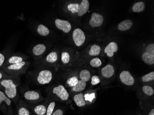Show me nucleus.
I'll use <instances>...</instances> for the list:
<instances>
[{"instance_id": "1", "label": "nucleus", "mask_w": 154, "mask_h": 115, "mask_svg": "<svg viewBox=\"0 0 154 115\" xmlns=\"http://www.w3.org/2000/svg\"><path fill=\"white\" fill-rule=\"evenodd\" d=\"M17 78L18 77L10 76L0 81V89L3 90L2 91L11 100H16L18 98V84L16 81Z\"/></svg>"}, {"instance_id": "2", "label": "nucleus", "mask_w": 154, "mask_h": 115, "mask_svg": "<svg viewBox=\"0 0 154 115\" xmlns=\"http://www.w3.org/2000/svg\"><path fill=\"white\" fill-rule=\"evenodd\" d=\"M30 65V61H24L2 68L3 71L10 76L18 77L26 72Z\"/></svg>"}, {"instance_id": "3", "label": "nucleus", "mask_w": 154, "mask_h": 115, "mask_svg": "<svg viewBox=\"0 0 154 115\" xmlns=\"http://www.w3.org/2000/svg\"><path fill=\"white\" fill-rule=\"evenodd\" d=\"M53 74L51 70L42 69L38 72L36 76V81L37 83L40 85L50 83L53 79Z\"/></svg>"}, {"instance_id": "4", "label": "nucleus", "mask_w": 154, "mask_h": 115, "mask_svg": "<svg viewBox=\"0 0 154 115\" xmlns=\"http://www.w3.org/2000/svg\"><path fill=\"white\" fill-rule=\"evenodd\" d=\"M23 98L26 101L31 104H36L44 99L41 93L38 91L29 90L23 93Z\"/></svg>"}, {"instance_id": "5", "label": "nucleus", "mask_w": 154, "mask_h": 115, "mask_svg": "<svg viewBox=\"0 0 154 115\" xmlns=\"http://www.w3.org/2000/svg\"><path fill=\"white\" fill-rule=\"evenodd\" d=\"M51 93L62 101H67L69 99V92L63 85H58L54 87L51 90Z\"/></svg>"}, {"instance_id": "6", "label": "nucleus", "mask_w": 154, "mask_h": 115, "mask_svg": "<svg viewBox=\"0 0 154 115\" xmlns=\"http://www.w3.org/2000/svg\"><path fill=\"white\" fill-rule=\"evenodd\" d=\"M72 40L75 45L81 47L85 42L86 37L84 32L80 28H76L72 32Z\"/></svg>"}, {"instance_id": "7", "label": "nucleus", "mask_w": 154, "mask_h": 115, "mask_svg": "<svg viewBox=\"0 0 154 115\" xmlns=\"http://www.w3.org/2000/svg\"><path fill=\"white\" fill-rule=\"evenodd\" d=\"M54 24L58 29L62 31L65 33H68L71 31V24L66 20L57 19L54 20Z\"/></svg>"}, {"instance_id": "8", "label": "nucleus", "mask_w": 154, "mask_h": 115, "mask_svg": "<svg viewBox=\"0 0 154 115\" xmlns=\"http://www.w3.org/2000/svg\"><path fill=\"white\" fill-rule=\"evenodd\" d=\"M104 18L103 15L97 13H93L89 21V24L92 28L99 27L103 23Z\"/></svg>"}, {"instance_id": "9", "label": "nucleus", "mask_w": 154, "mask_h": 115, "mask_svg": "<svg viewBox=\"0 0 154 115\" xmlns=\"http://www.w3.org/2000/svg\"><path fill=\"white\" fill-rule=\"evenodd\" d=\"M120 79L121 82L125 85L132 86L134 84V78L128 71H122L120 75Z\"/></svg>"}, {"instance_id": "10", "label": "nucleus", "mask_w": 154, "mask_h": 115, "mask_svg": "<svg viewBox=\"0 0 154 115\" xmlns=\"http://www.w3.org/2000/svg\"><path fill=\"white\" fill-rule=\"evenodd\" d=\"M29 105L33 115H45L48 105L46 104H30Z\"/></svg>"}, {"instance_id": "11", "label": "nucleus", "mask_w": 154, "mask_h": 115, "mask_svg": "<svg viewBox=\"0 0 154 115\" xmlns=\"http://www.w3.org/2000/svg\"><path fill=\"white\" fill-rule=\"evenodd\" d=\"M17 112V115H33L29 105L22 101L18 104Z\"/></svg>"}, {"instance_id": "12", "label": "nucleus", "mask_w": 154, "mask_h": 115, "mask_svg": "<svg viewBox=\"0 0 154 115\" xmlns=\"http://www.w3.org/2000/svg\"><path fill=\"white\" fill-rule=\"evenodd\" d=\"M118 50V46L117 43L114 41L110 42L105 48L104 52L109 57H113L115 53Z\"/></svg>"}, {"instance_id": "13", "label": "nucleus", "mask_w": 154, "mask_h": 115, "mask_svg": "<svg viewBox=\"0 0 154 115\" xmlns=\"http://www.w3.org/2000/svg\"><path fill=\"white\" fill-rule=\"evenodd\" d=\"M46 46L43 44H39L34 46L32 49L33 54L36 57H40L45 53Z\"/></svg>"}, {"instance_id": "14", "label": "nucleus", "mask_w": 154, "mask_h": 115, "mask_svg": "<svg viewBox=\"0 0 154 115\" xmlns=\"http://www.w3.org/2000/svg\"><path fill=\"white\" fill-rule=\"evenodd\" d=\"M25 60H26V58L22 56L13 55V56H10L9 58L5 61L3 67L8 66V65H13V64L20 63Z\"/></svg>"}, {"instance_id": "15", "label": "nucleus", "mask_w": 154, "mask_h": 115, "mask_svg": "<svg viewBox=\"0 0 154 115\" xmlns=\"http://www.w3.org/2000/svg\"><path fill=\"white\" fill-rule=\"evenodd\" d=\"M102 76L106 78L111 77L115 74V68L111 65H107L101 70Z\"/></svg>"}, {"instance_id": "16", "label": "nucleus", "mask_w": 154, "mask_h": 115, "mask_svg": "<svg viewBox=\"0 0 154 115\" xmlns=\"http://www.w3.org/2000/svg\"><path fill=\"white\" fill-rule=\"evenodd\" d=\"M90 8V2L88 0H82L79 5V10L78 15L81 17L86 14Z\"/></svg>"}, {"instance_id": "17", "label": "nucleus", "mask_w": 154, "mask_h": 115, "mask_svg": "<svg viewBox=\"0 0 154 115\" xmlns=\"http://www.w3.org/2000/svg\"><path fill=\"white\" fill-rule=\"evenodd\" d=\"M73 99L74 102L78 107H83L86 104L84 94L82 92L76 94L73 97Z\"/></svg>"}, {"instance_id": "18", "label": "nucleus", "mask_w": 154, "mask_h": 115, "mask_svg": "<svg viewBox=\"0 0 154 115\" xmlns=\"http://www.w3.org/2000/svg\"><path fill=\"white\" fill-rule=\"evenodd\" d=\"M142 59L145 64L153 65L154 64V53L144 52L142 55Z\"/></svg>"}, {"instance_id": "19", "label": "nucleus", "mask_w": 154, "mask_h": 115, "mask_svg": "<svg viewBox=\"0 0 154 115\" xmlns=\"http://www.w3.org/2000/svg\"><path fill=\"white\" fill-rule=\"evenodd\" d=\"M133 23L131 20H125L118 25V29L119 31L124 32L130 29Z\"/></svg>"}, {"instance_id": "20", "label": "nucleus", "mask_w": 154, "mask_h": 115, "mask_svg": "<svg viewBox=\"0 0 154 115\" xmlns=\"http://www.w3.org/2000/svg\"><path fill=\"white\" fill-rule=\"evenodd\" d=\"M58 59V55L57 53L52 51L48 54L45 58V62L48 64H54L57 61Z\"/></svg>"}, {"instance_id": "21", "label": "nucleus", "mask_w": 154, "mask_h": 115, "mask_svg": "<svg viewBox=\"0 0 154 115\" xmlns=\"http://www.w3.org/2000/svg\"><path fill=\"white\" fill-rule=\"evenodd\" d=\"M37 32L42 37H46L50 33L49 29L43 24H40L38 26Z\"/></svg>"}, {"instance_id": "22", "label": "nucleus", "mask_w": 154, "mask_h": 115, "mask_svg": "<svg viewBox=\"0 0 154 115\" xmlns=\"http://www.w3.org/2000/svg\"><path fill=\"white\" fill-rule=\"evenodd\" d=\"M86 87V83L79 79L78 83L75 86L72 88V90L75 92H81L85 89Z\"/></svg>"}, {"instance_id": "23", "label": "nucleus", "mask_w": 154, "mask_h": 115, "mask_svg": "<svg viewBox=\"0 0 154 115\" xmlns=\"http://www.w3.org/2000/svg\"><path fill=\"white\" fill-rule=\"evenodd\" d=\"M79 77L80 80L84 82H87L90 80L91 74L90 71L86 69H84L80 71L79 73Z\"/></svg>"}, {"instance_id": "24", "label": "nucleus", "mask_w": 154, "mask_h": 115, "mask_svg": "<svg viewBox=\"0 0 154 115\" xmlns=\"http://www.w3.org/2000/svg\"><path fill=\"white\" fill-rule=\"evenodd\" d=\"M145 8V3L143 2H139L133 5L132 10L134 13H140L144 11Z\"/></svg>"}, {"instance_id": "25", "label": "nucleus", "mask_w": 154, "mask_h": 115, "mask_svg": "<svg viewBox=\"0 0 154 115\" xmlns=\"http://www.w3.org/2000/svg\"><path fill=\"white\" fill-rule=\"evenodd\" d=\"M80 3H70L68 4L66 7L67 10L72 14H78L79 8Z\"/></svg>"}, {"instance_id": "26", "label": "nucleus", "mask_w": 154, "mask_h": 115, "mask_svg": "<svg viewBox=\"0 0 154 115\" xmlns=\"http://www.w3.org/2000/svg\"><path fill=\"white\" fill-rule=\"evenodd\" d=\"M101 47L98 45L94 44L91 47L89 52L90 56H97L99 55L101 53Z\"/></svg>"}, {"instance_id": "27", "label": "nucleus", "mask_w": 154, "mask_h": 115, "mask_svg": "<svg viewBox=\"0 0 154 115\" xmlns=\"http://www.w3.org/2000/svg\"><path fill=\"white\" fill-rule=\"evenodd\" d=\"M3 102H5L8 105L11 106L12 100L8 98L2 91L0 90V104Z\"/></svg>"}, {"instance_id": "28", "label": "nucleus", "mask_w": 154, "mask_h": 115, "mask_svg": "<svg viewBox=\"0 0 154 115\" xmlns=\"http://www.w3.org/2000/svg\"><path fill=\"white\" fill-rule=\"evenodd\" d=\"M70 54L66 51L62 52L61 54V61L64 65H67L70 61Z\"/></svg>"}, {"instance_id": "29", "label": "nucleus", "mask_w": 154, "mask_h": 115, "mask_svg": "<svg viewBox=\"0 0 154 115\" xmlns=\"http://www.w3.org/2000/svg\"><path fill=\"white\" fill-rule=\"evenodd\" d=\"M79 79L78 78L75 76H72V77H69L66 81V84L69 87L71 88L74 87L78 83Z\"/></svg>"}, {"instance_id": "30", "label": "nucleus", "mask_w": 154, "mask_h": 115, "mask_svg": "<svg viewBox=\"0 0 154 115\" xmlns=\"http://www.w3.org/2000/svg\"><path fill=\"white\" fill-rule=\"evenodd\" d=\"M90 65L91 66L94 67V68H97V67L101 66L102 65V62L99 58L96 57V58L92 59L90 61Z\"/></svg>"}, {"instance_id": "31", "label": "nucleus", "mask_w": 154, "mask_h": 115, "mask_svg": "<svg viewBox=\"0 0 154 115\" xmlns=\"http://www.w3.org/2000/svg\"><path fill=\"white\" fill-rule=\"evenodd\" d=\"M55 102L54 101L51 102L50 103L48 104L47 107L46 112L45 115H52L54 111V109L55 107Z\"/></svg>"}, {"instance_id": "32", "label": "nucleus", "mask_w": 154, "mask_h": 115, "mask_svg": "<svg viewBox=\"0 0 154 115\" xmlns=\"http://www.w3.org/2000/svg\"><path fill=\"white\" fill-rule=\"evenodd\" d=\"M142 80L144 83L151 82L154 80V72L152 71L143 76Z\"/></svg>"}, {"instance_id": "33", "label": "nucleus", "mask_w": 154, "mask_h": 115, "mask_svg": "<svg viewBox=\"0 0 154 115\" xmlns=\"http://www.w3.org/2000/svg\"><path fill=\"white\" fill-rule=\"evenodd\" d=\"M143 91L147 95L151 96L154 95V92L153 88L149 86H144L142 88Z\"/></svg>"}, {"instance_id": "34", "label": "nucleus", "mask_w": 154, "mask_h": 115, "mask_svg": "<svg viewBox=\"0 0 154 115\" xmlns=\"http://www.w3.org/2000/svg\"><path fill=\"white\" fill-rule=\"evenodd\" d=\"M91 83L92 85H96L100 83V79L97 76H93L91 78Z\"/></svg>"}, {"instance_id": "35", "label": "nucleus", "mask_w": 154, "mask_h": 115, "mask_svg": "<svg viewBox=\"0 0 154 115\" xmlns=\"http://www.w3.org/2000/svg\"><path fill=\"white\" fill-rule=\"evenodd\" d=\"M145 52L150 53H154V44H149L146 47Z\"/></svg>"}, {"instance_id": "36", "label": "nucleus", "mask_w": 154, "mask_h": 115, "mask_svg": "<svg viewBox=\"0 0 154 115\" xmlns=\"http://www.w3.org/2000/svg\"><path fill=\"white\" fill-rule=\"evenodd\" d=\"M5 57L1 53H0V68H2L5 62Z\"/></svg>"}, {"instance_id": "37", "label": "nucleus", "mask_w": 154, "mask_h": 115, "mask_svg": "<svg viewBox=\"0 0 154 115\" xmlns=\"http://www.w3.org/2000/svg\"><path fill=\"white\" fill-rule=\"evenodd\" d=\"M63 110L61 109H57L54 110L52 115H63Z\"/></svg>"}, {"instance_id": "38", "label": "nucleus", "mask_w": 154, "mask_h": 115, "mask_svg": "<svg viewBox=\"0 0 154 115\" xmlns=\"http://www.w3.org/2000/svg\"><path fill=\"white\" fill-rule=\"evenodd\" d=\"M94 97H95L94 93H92V94H91V95H86L84 96L85 100H90V101H91V100L93 99Z\"/></svg>"}, {"instance_id": "39", "label": "nucleus", "mask_w": 154, "mask_h": 115, "mask_svg": "<svg viewBox=\"0 0 154 115\" xmlns=\"http://www.w3.org/2000/svg\"><path fill=\"white\" fill-rule=\"evenodd\" d=\"M10 75H8L5 74L4 72L0 71V81H1L3 79L8 77H10Z\"/></svg>"}, {"instance_id": "40", "label": "nucleus", "mask_w": 154, "mask_h": 115, "mask_svg": "<svg viewBox=\"0 0 154 115\" xmlns=\"http://www.w3.org/2000/svg\"><path fill=\"white\" fill-rule=\"evenodd\" d=\"M149 115H154V109H153L152 110L150 111V112H149Z\"/></svg>"}, {"instance_id": "41", "label": "nucleus", "mask_w": 154, "mask_h": 115, "mask_svg": "<svg viewBox=\"0 0 154 115\" xmlns=\"http://www.w3.org/2000/svg\"></svg>"}]
</instances>
